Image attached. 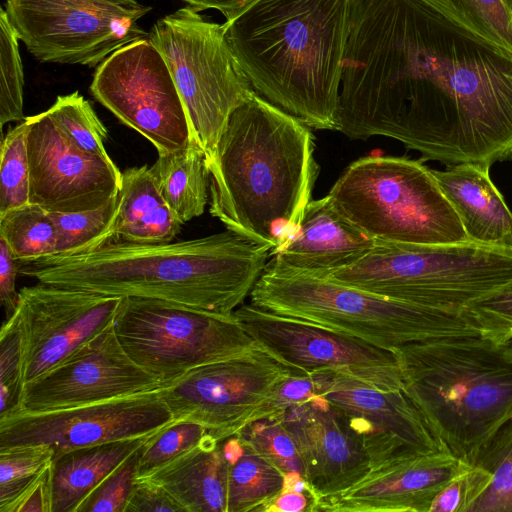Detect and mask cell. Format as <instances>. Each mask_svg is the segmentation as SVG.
I'll return each instance as SVG.
<instances>
[{
    "label": "cell",
    "mask_w": 512,
    "mask_h": 512,
    "mask_svg": "<svg viewBox=\"0 0 512 512\" xmlns=\"http://www.w3.org/2000/svg\"><path fill=\"white\" fill-rule=\"evenodd\" d=\"M3 8L17 37L37 60L89 67L148 37L138 20L152 9L107 0H6Z\"/></svg>",
    "instance_id": "obj_11"
},
{
    "label": "cell",
    "mask_w": 512,
    "mask_h": 512,
    "mask_svg": "<svg viewBox=\"0 0 512 512\" xmlns=\"http://www.w3.org/2000/svg\"><path fill=\"white\" fill-rule=\"evenodd\" d=\"M478 35L512 51V11L502 0H424Z\"/></svg>",
    "instance_id": "obj_33"
},
{
    "label": "cell",
    "mask_w": 512,
    "mask_h": 512,
    "mask_svg": "<svg viewBox=\"0 0 512 512\" xmlns=\"http://www.w3.org/2000/svg\"><path fill=\"white\" fill-rule=\"evenodd\" d=\"M466 464L438 451L374 468L349 489L320 499L315 512H429Z\"/></svg>",
    "instance_id": "obj_21"
},
{
    "label": "cell",
    "mask_w": 512,
    "mask_h": 512,
    "mask_svg": "<svg viewBox=\"0 0 512 512\" xmlns=\"http://www.w3.org/2000/svg\"><path fill=\"white\" fill-rule=\"evenodd\" d=\"M115 241L138 244L171 242L183 225L163 199L150 167L122 172Z\"/></svg>",
    "instance_id": "obj_26"
},
{
    "label": "cell",
    "mask_w": 512,
    "mask_h": 512,
    "mask_svg": "<svg viewBox=\"0 0 512 512\" xmlns=\"http://www.w3.org/2000/svg\"><path fill=\"white\" fill-rule=\"evenodd\" d=\"M489 170L490 166L475 163L432 169L469 239L512 246V212L494 185Z\"/></svg>",
    "instance_id": "obj_23"
},
{
    "label": "cell",
    "mask_w": 512,
    "mask_h": 512,
    "mask_svg": "<svg viewBox=\"0 0 512 512\" xmlns=\"http://www.w3.org/2000/svg\"><path fill=\"white\" fill-rule=\"evenodd\" d=\"M316 390L317 380L314 372L291 376L284 380L251 415L248 423L264 418L280 419L292 407L315 396Z\"/></svg>",
    "instance_id": "obj_43"
},
{
    "label": "cell",
    "mask_w": 512,
    "mask_h": 512,
    "mask_svg": "<svg viewBox=\"0 0 512 512\" xmlns=\"http://www.w3.org/2000/svg\"><path fill=\"white\" fill-rule=\"evenodd\" d=\"M465 313L482 338L502 346L512 338V286L472 305Z\"/></svg>",
    "instance_id": "obj_41"
},
{
    "label": "cell",
    "mask_w": 512,
    "mask_h": 512,
    "mask_svg": "<svg viewBox=\"0 0 512 512\" xmlns=\"http://www.w3.org/2000/svg\"><path fill=\"white\" fill-rule=\"evenodd\" d=\"M308 128L256 92L238 106L207 164L210 214L271 250L287 242L319 172Z\"/></svg>",
    "instance_id": "obj_3"
},
{
    "label": "cell",
    "mask_w": 512,
    "mask_h": 512,
    "mask_svg": "<svg viewBox=\"0 0 512 512\" xmlns=\"http://www.w3.org/2000/svg\"><path fill=\"white\" fill-rule=\"evenodd\" d=\"M234 315L257 344L290 367L334 371L387 391L405 389L395 351L251 303L240 305Z\"/></svg>",
    "instance_id": "obj_14"
},
{
    "label": "cell",
    "mask_w": 512,
    "mask_h": 512,
    "mask_svg": "<svg viewBox=\"0 0 512 512\" xmlns=\"http://www.w3.org/2000/svg\"><path fill=\"white\" fill-rule=\"evenodd\" d=\"M148 39L166 61L186 109L192 139L208 164L230 115L255 91L223 26L189 5L157 20Z\"/></svg>",
    "instance_id": "obj_9"
},
{
    "label": "cell",
    "mask_w": 512,
    "mask_h": 512,
    "mask_svg": "<svg viewBox=\"0 0 512 512\" xmlns=\"http://www.w3.org/2000/svg\"><path fill=\"white\" fill-rule=\"evenodd\" d=\"M19 38L6 12L0 9V124L23 121L24 72L19 53Z\"/></svg>",
    "instance_id": "obj_37"
},
{
    "label": "cell",
    "mask_w": 512,
    "mask_h": 512,
    "mask_svg": "<svg viewBox=\"0 0 512 512\" xmlns=\"http://www.w3.org/2000/svg\"><path fill=\"white\" fill-rule=\"evenodd\" d=\"M395 353L405 391L441 449L472 464L512 418V362L480 335L429 339Z\"/></svg>",
    "instance_id": "obj_5"
},
{
    "label": "cell",
    "mask_w": 512,
    "mask_h": 512,
    "mask_svg": "<svg viewBox=\"0 0 512 512\" xmlns=\"http://www.w3.org/2000/svg\"><path fill=\"white\" fill-rule=\"evenodd\" d=\"M335 131L448 166L510 160L512 51L424 0H357Z\"/></svg>",
    "instance_id": "obj_1"
},
{
    "label": "cell",
    "mask_w": 512,
    "mask_h": 512,
    "mask_svg": "<svg viewBox=\"0 0 512 512\" xmlns=\"http://www.w3.org/2000/svg\"><path fill=\"white\" fill-rule=\"evenodd\" d=\"M121 198L110 199L101 207L74 213H50L57 231L55 254L75 256L94 251L114 239Z\"/></svg>",
    "instance_id": "obj_28"
},
{
    "label": "cell",
    "mask_w": 512,
    "mask_h": 512,
    "mask_svg": "<svg viewBox=\"0 0 512 512\" xmlns=\"http://www.w3.org/2000/svg\"><path fill=\"white\" fill-rule=\"evenodd\" d=\"M500 349L504 357L512 362V338L500 346Z\"/></svg>",
    "instance_id": "obj_49"
},
{
    "label": "cell",
    "mask_w": 512,
    "mask_h": 512,
    "mask_svg": "<svg viewBox=\"0 0 512 512\" xmlns=\"http://www.w3.org/2000/svg\"><path fill=\"white\" fill-rule=\"evenodd\" d=\"M51 509L52 484L50 466L30 488L9 506L7 512H51Z\"/></svg>",
    "instance_id": "obj_45"
},
{
    "label": "cell",
    "mask_w": 512,
    "mask_h": 512,
    "mask_svg": "<svg viewBox=\"0 0 512 512\" xmlns=\"http://www.w3.org/2000/svg\"><path fill=\"white\" fill-rule=\"evenodd\" d=\"M375 241L343 218L328 195L311 200L296 233L271 250L270 259L323 277L358 262Z\"/></svg>",
    "instance_id": "obj_22"
},
{
    "label": "cell",
    "mask_w": 512,
    "mask_h": 512,
    "mask_svg": "<svg viewBox=\"0 0 512 512\" xmlns=\"http://www.w3.org/2000/svg\"><path fill=\"white\" fill-rule=\"evenodd\" d=\"M507 8L512 11V0H502Z\"/></svg>",
    "instance_id": "obj_51"
},
{
    "label": "cell",
    "mask_w": 512,
    "mask_h": 512,
    "mask_svg": "<svg viewBox=\"0 0 512 512\" xmlns=\"http://www.w3.org/2000/svg\"><path fill=\"white\" fill-rule=\"evenodd\" d=\"M161 386L160 380L128 356L112 325L62 363L25 384L16 412L73 408L154 391Z\"/></svg>",
    "instance_id": "obj_18"
},
{
    "label": "cell",
    "mask_w": 512,
    "mask_h": 512,
    "mask_svg": "<svg viewBox=\"0 0 512 512\" xmlns=\"http://www.w3.org/2000/svg\"><path fill=\"white\" fill-rule=\"evenodd\" d=\"M23 348L18 314L6 319L0 331V418L18 410L23 388Z\"/></svg>",
    "instance_id": "obj_39"
},
{
    "label": "cell",
    "mask_w": 512,
    "mask_h": 512,
    "mask_svg": "<svg viewBox=\"0 0 512 512\" xmlns=\"http://www.w3.org/2000/svg\"><path fill=\"white\" fill-rule=\"evenodd\" d=\"M229 471L223 440L208 432L145 478L164 487L186 512H227Z\"/></svg>",
    "instance_id": "obj_24"
},
{
    "label": "cell",
    "mask_w": 512,
    "mask_h": 512,
    "mask_svg": "<svg viewBox=\"0 0 512 512\" xmlns=\"http://www.w3.org/2000/svg\"><path fill=\"white\" fill-rule=\"evenodd\" d=\"M114 331L128 356L161 381L242 354L257 343L233 314L159 299L123 297Z\"/></svg>",
    "instance_id": "obj_10"
},
{
    "label": "cell",
    "mask_w": 512,
    "mask_h": 512,
    "mask_svg": "<svg viewBox=\"0 0 512 512\" xmlns=\"http://www.w3.org/2000/svg\"><path fill=\"white\" fill-rule=\"evenodd\" d=\"M186 512L161 485L147 479H136L125 512Z\"/></svg>",
    "instance_id": "obj_44"
},
{
    "label": "cell",
    "mask_w": 512,
    "mask_h": 512,
    "mask_svg": "<svg viewBox=\"0 0 512 512\" xmlns=\"http://www.w3.org/2000/svg\"><path fill=\"white\" fill-rule=\"evenodd\" d=\"M244 445L241 457L230 464L227 512H262L283 489L284 474Z\"/></svg>",
    "instance_id": "obj_30"
},
{
    "label": "cell",
    "mask_w": 512,
    "mask_h": 512,
    "mask_svg": "<svg viewBox=\"0 0 512 512\" xmlns=\"http://www.w3.org/2000/svg\"><path fill=\"white\" fill-rule=\"evenodd\" d=\"M280 419L297 446L316 506L320 499L349 489L370 472L362 442L345 416L322 396L292 407Z\"/></svg>",
    "instance_id": "obj_20"
},
{
    "label": "cell",
    "mask_w": 512,
    "mask_h": 512,
    "mask_svg": "<svg viewBox=\"0 0 512 512\" xmlns=\"http://www.w3.org/2000/svg\"><path fill=\"white\" fill-rule=\"evenodd\" d=\"M237 438L255 453L273 464L283 474H305L297 446L281 419L264 418L243 426Z\"/></svg>",
    "instance_id": "obj_36"
},
{
    "label": "cell",
    "mask_w": 512,
    "mask_h": 512,
    "mask_svg": "<svg viewBox=\"0 0 512 512\" xmlns=\"http://www.w3.org/2000/svg\"><path fill=\"white\" fill-rule=\"evenodd\" d=\"M0 239L17 262H31L55 254L57 231L50 212L29 202L0 215Z\"/></svg>",
    "instance_id": "obj_29"
},
{
    "label": "cell",
    "mask_w": 512,
    "mask_h": 512,
    "mask_svg": "<svg viewBox=\"0 0 512 512\" xmlns=\"http://www.w3.org/2000/svg\"><path fill=\"white\" fill-rule=\"evenodd\" d=\"M472 464L491 480L467 512H512V418L479 449Z\"/></svg>",
    "instance_id": "obj_31"
},
{
    "label": "cell",
    "mask_w": 512,
    "mask_h": 512,
    "mask_svg": "<svg viewBox=\"0 0 512 512\" xmlns=\"http://www.w3.org/2000/svg\"><path fill=\"white\" fill-rule=\"evenodd\" d=\"M47 111L78 149L106 161H113L105 149L107 130L90 103L79 92L58 96Z\"/></svg>",
    "instance_id": "obj_32"
},
{
    "label": "cell",
    "mask_w": 512,
    "mask_h": 512,
    "mask_svg": "<svg viewBox=\"0 0 512 512\" xmlns=\"http://www.w3.org/2000/svg\"><path fill=\"white\" fill-rule=\"evenodd\" d=\"M150 170L163 199L182 224L204 213L210 173L204 152L194 139L186 148L158 155Z\"/></svg>",
    "instance_id": "obj_27"
},
{
    "label": "cell",
    "mask_w": 512,
    "mask_h": 512,
    "mask_svg": "<svg viewBox=\"0 0 512 512\" xmlns=\"http://www.w3.org/2000/svg\"><path fill=\"white\" fill-rule=\"evenodd\" d=\"M314 373L316 395L345 416L369 456L371 469L443 451L405 389H378L334 371Z\"/></svg>",
    "instance_id": "obj_17"
},
{
    "label": "cell",
    "mask_w": 512,
    "mask_h": 512,
    "mask_svg": "<svg viewBox=\"0 0 512 512\" xmlns=\"http://www.w3.org/2000/svg\"><path fill=\"white\" fill-rule=\"evenodd\" d=\"M27 118L30 203L50 213H74L101 207L119 194L122 172L113 161L78 149L47 110Z\"/></svg>",
    "instance_id": "obj_19"
},
{
    "label": "cell",
    "mask_w": 512,
    "mask_h": 512,
    "mask_svg": "<svg viewBox=\"0 0 512 512\" xmlns=\"http://www.w3.org/2000/svg\"><path fill=\"white\" fill-rule=\"evenodd\" d=\"M123 297L40 283L19 291L23 386L114 324Z\"/></svg>",
    "instance_id": "obj_16"
},
{
    "label": "cell",
    "mask_w": 512,
    "mask_h": 512,
    "mask_svg": "<svg viewBox=\"0 0 512 512\" xmlns=\"http://www.w3.org/2000/svg\"><path fill=\"white\" fill-rule=\"evenodd\" d=\"M357 0H245L223 24L254 91L309 128L335 130Z\"/></svg>",
    "instance_id": "obj_4"
},
{
    "label": "cell",
    "mask_w": 512,
    "mask_h": 512,
    "mask_svg": "<svg viewBox=\"0 0 512 512\" xmlns=\"http://www.w3.org/2000/svg\"><path fill=\"white\" fill-rule=\"evenodd\" d=\"M327 195L343 218L375 242L428 245L469 239L457 211L422 160L359 158Z\"/></svg>",
    "instance_id": "obj_8"
},
{
    "label": "cell",
    "mask_w": 512,
    "mask_h": 512,
    "mask_svg": "<svg viewBox=\"0 0 512 512\" xmlns=\"http://www.w3.org/2000/svg\"><path fill=\"white\" fill-rule=\"evenodd\" d=\"M251 304L396 351L435 338L480 335L463 314L419 306L280 265L269 258Z\"/></svg>",
    "instance_id": "obj_6"
},
{
    "label": "cell",
    "mask_w": 512,
    "mask_h": 512,
    "mask_svg": "<svg viewBox=\"0 0 512 512\" xmlns=\"http://www.w3.org/2000/svg\"><path fill=\"white\" fill-rule=\"evenodd\" d=\"M90 91L158 155L186 148L191 128L165 59L148 37L131 42L101 62Z\"/></svg>",
    "instance_id": "obj_13"
},
{
    "label": "cell",
    "mask_w": 512,
    "mask_h": 512,
    "mask_svg": "<svg viewBox=\"0 0 512 512\" xmlns=\"http://www.w3.org/2000/svg\"><path fill=\"white\" fill-rule=\"evenodd\" d=\"M151 435L54 454L51 464V512H75L85 497L110 472L140 449Z\"/></svg>",
    "instance_id": "obj_25"
},
{
    "label": "cell",
    "mask_w": 512,
    "mask_h": 512,
    "mask_svg": "<svg viewBox=\"0 0 512 512\" xmlns=\"http://www.w3.org/2000/svg\"><path fill=\"white\" fill-rule=\"evenodd\" d=\"M53 449L27 446L0 451V512H7L51 466Z\"/></svg>",
    "instance_id": "obj_35"
},
{
    "label": "cell",
    "mask_w": 512,
    "mask_h": 512,
    "mask_svg": "<svg viewBox=\"0 0 512 512\" xmlns=\"http://www.w3.org/2000/svg\"><path fill=\"white\" fill-rule=\"evenodd\" d=\"M173 421L158 390L47 412L0 418V451L46 446L54 454L151 435Z\"/></svg>",
    "instance_id": "obj_15"
},
{
    "label": "cell",
    "mask_w": 512,
    "mask_h": 512,
    "mask_svg": "<svg viewBox=\"0 0 512 512\" xmlns=\"http://www.w3.org/2000/svg\"><path fill=\"white\" fill-rule=\"evenodd\" d=\"M314 498L306 493L281 491L262 512H313Z\"/></svg>",
    "instance_id": "obj_47"
},
{
    "label": "cell",
    "mask_w": 512,
    "mask_h": 512,
    "mask_svg": "<svg viewBox=\"0 0 512 512\" xmlns=\"http://www.w3.org/2000/svg\"><path fill=\"white\" fill-rule=\"evenodd\" d=\"M107 1H110V2L118 4V5H122L125 7H129V8H136V7H139L142 5L137 0H107Z\"/></svg>",
    "instance_id": "obj_50"
},
{
    "label": "cell",
    "mask_w": 512,
    "mask_h": 512,
    "mask_svg": "<svg viewBox=\"0 0 512 512\" xmlns=\"http://www.w3.org/2000/svg\"><path fill=\"white\" fill-rule=\"evenodd\" d=\"M18 264L6 243L0 239V302L5 309L6 319L12 316L18 305L16 291Z\"/></svg>",
    "instance_id": "obj_46"
},
{
    "label": "cell",
    "mask_w": 512,
    "mask_h": 512,
    "mask_svg": "<svg viewBox=\"0 0 512 512\" xmlns=\"http://www.w3.org/2000/svg\"><path fill=\"white\" fill-rule=\"evenodd\" d=\"M323 278L395 300L463 314L512 286V246L375 242L358 262Z\"/></svg>",
    "instance_id": "obj_7"
},
{
    "label": "cell",
    "mask_w": 512,
    "mask_h": 512,
    "mask_svg": "<svg viewBox=\"0 0 512 512\" xmlns=\"http://www.w3.org/2000/svg\"><path fill=\"white\" fill-rule=\"evenodd\" d=\"M140 449L131 454L110 472L85 497L75 512H125L132 488L137 479Z\"/></svg>",
    "instance_id": "obj_40"
},
{
    "label": "cell",
    "mask_w": 512,
    "mask_h": 512,
    "mask_svg": "<svg viewBox=\"0 0 512 512\" xmlns=\"http://www.w3.org/2000/svg\"><path fill=\"white\" fill-rule=\"evenodd\" d=\"M303 373L256 344L242 354L195 367L158 392L174 421L196 422L223 440L245 426L284 380Z\"/></svg>",
    "instance_id": "obj_12"
},
{
    "label": "cell",
    "mask_w": 512,
    "mask_h": 512,
    "mask_svg": "<svg viewBox=\"0 0 512 512\" xmlns=\"http://www.w3.org/2000/svg\"><path fill=\"white\" fill-rule=\"evenodd\" d=\"M208 430L193 421H172L152 434L141 447L137 479L145 478L187 450L195 447Z\"/></svg>",
    "instance_id": "obj_38"
},
{
    "label": "cell",
    "mask_w": 512,
    "mask_h": 512,
    "mask_svg": "<svg viewBox=\"0 0 512 512\" xmlns=\"http://www.w3.org/2000/svg\"><path fill=\"white\" fill-rule=\"evenodd\" d=\"M197 11L218 10L225 19H229L245 0H181Z\"/></svg>",
    "instance_id": "obj_48"
},
{
    "label": "cell",
    "mask_w": 512,
    "mask_h": 512,
    "mask_svg": "<svg viewBox=\"0 0 512 512\" xmlns=\"http://www.w3.org/2000/svg\"><path fill=\"white\" fill-rule=\"evenodd\" d=\"M491 476L482 468L466 464L438 494L429 512H467L488 487Z\"/></svg>",
    "instance_id": "obj_42"
},
{
    "label": "cell",
    "mask_w": 512,
    "mask_h": 512,
    "mask_svg": "<svg viewBox=\"0 0 512 512\" xmlns=\"http://www.w3.org/2000/svg\"><path fill=\"white\" fill-rule=\"evenodd\" d=\"M270 253L268 246L226 230L179 242L112 240L81 255L19 262L18 271L48 285L229 315L250 296Z\"/></svg>",
    "instance_id": "obj_2"
},
{
    "label": "cell",
    "mask_w": 512,
    "mask_h": 512,
    "mask_svg": "<svg viewBox=\"0 0 512 512\" xmlns=\"http://www.w3.org/2000/svg\"><path fill=\"white\" fill-rule=\"evenodd\" d=\"M28 128L29 121L25 118L1 140L0 215L29 203Z\"/></svg>",
    "instance_id": "obj_34"
}]
</instances>
